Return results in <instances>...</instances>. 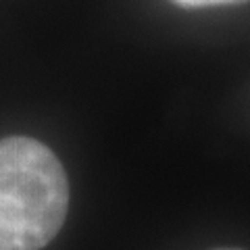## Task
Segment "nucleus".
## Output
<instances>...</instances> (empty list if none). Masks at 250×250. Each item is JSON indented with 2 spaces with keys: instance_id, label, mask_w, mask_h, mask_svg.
Instances as JSON below:
<instances>
[{
  "instance_id": "nucleus-1",
  "label": "nucleus",
  "mask_w": 250,
  "mask_h": 250,
  "mask_svg": "<svg viewBox=\"0 0 250 250\" xmlns=\"http://www.w3.org/2000/svg\"><path fill=\"white\" fill-rule=\"evenodd\" d=\"M67 208V173L50 148L25 136L0 140V250L44 248Z\"/></svg>"
},
{
  "instance_id": "nucleus-2",
  "label": "nucleus",
  "mask_w": 250,
  "mask_h": 250,
  "mask_svg": "<svg viewBox=\"0 0 250 250\" xmlns=\"http://www.w3.org/2000/svg\"><path fill=\"white\" fill-rule=\"evenodd\" d=\"M179 6L186 9H198V6H217V4H238V2H246V0H171Z\"/></svg>"
},
{
  "instance_id": "nucleus-3",
  "label": "nucleus",
  "mask_w": 250,
  "mask_h": 250,
  "mask_svg": "<svg viewBox=\"0 0 250 250\" xmlns=\"http://www.w3.org/2000/svg\"><path fill=\"white\" fill-rule=\"evenodd\" d=\"M217 250H240V248H217Z\"/></svg>"
}]
</instances>
